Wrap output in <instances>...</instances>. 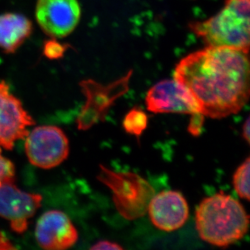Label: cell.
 <instances>
[{
	"label": "cell",
	"mask_w": 250,
	"mask_h": 250,
	"mask_svg": "<svg viewBox=\"0 0 250 250\" xmlns=\"http://www.w3.org/2000/svg\"><path fill=\"white\" fill-rule=\"evenodd\" d=\"M148 125V117L145 112L138 108L130 109L123 119V125L125 132L139 139Z\"/></svg>",
	"instance_id": "cell-14"
},
{
	"label": "cell",
	"mask_w": 250,
	"mask_h": 250,
	"mask_svg": "<svg viewBox=\"0 0 250 250\" xmlns=\"http://www.w3.org/2000/svg\"><path fill=\"white\" fill-rule=\"evenodd\" d=\"M189 211L187 199L175 190H164L154 194L147 208L154 226L165 231L181 229L189 218Z\"/></svg>",
	"instance_id": "cell-12"
},
{
	"label": "cell",
	"mask_w": 250,
	"mask_h": 250,
	"mask_svg": "<svg viewBox=\"0 0 250 250\" xmlns=\"http://www.w3.org/2000/svg\"><path fill=\"white\" fill-rule=\"evenodd\" d=\"M42 196L27 193L16 187L14 180L0 184V217L11 224L17 233H24L28 229V220L40 208Z\"/></svg>",
	"instance_id": "cell-9"
},
{
	"label": "cell",
	"mask_w": 250,
	"mask_h": 250,
	"mask_svg": "<svg viewBox=\"0 0 250 250\" xmlns=\"http://www.w3.org/2000/svg\"><path fill=\"white\" fill-rule=\"evenodd\" d=\"M35 121L21 102L10 92L9 86L0 82V148L12 150L17 140L25 139L28 127Z\"/></svg>",
	"instance_id": "cell-8"
},
{
	"label": "cell",
	"mask_w": 250,
	"mask_h": 250,
	"mask_svg": "<svg viewBox=\"0 0 250 250\" xmlns=\"http://www.w3.org/2000/svg\"><path fill=\"white\" fill-rule=\"evenodd\" d=\"M146 105L154 113L200 114L189 92L174 79L165 80L151 87L146 93Z\"/></svg>",
	"instance_id": "cell-10"
},
{
	"label": "cell",
	"mask_w": 250,
	"mask_h": 250,
	"mask_svg": "<svg viewBox=\"0 0 250 250\" xmlns=\"http://www.w3.org/2000/svg\"><path fill=\"white\" fill-rule=\"evenodd\" d=\"M250 157L236 168L232 177V184L236 194L246 200H250Z\"/></svg>",
	"instance_id": "cell-15"
},
{
	"label": "cell",
	"mask_w": 250,
	"mask_h": 250,
	"mask_svg": "<svg viewBox=\"0 0 250 250\" xmlns=\"http://www.w3.org/2000/svg\"><path fill=\"white\" fill-rule=\"evenodd\" d=\"M15 167L12 161L2 155L0 148V184L14 180Z\"/></svg>",
	"instance_id": "cell-16"
},
{
	"label": "cell",
	"mask_w": 250,
	"mask_h": 250,
	"mask_svg": "<svg viewBox=\"0 0 250 250\" xmlns=\"http://www.w3.org/2000/svg\"><path fill=\"white\" fill-rule=\"evenodd\" d=\"M195 224L201 239L224 248L246 236L250 216L238 200L220 192L201 202L196 209Z\"/></svg>",
	"instance_id": "cell-2"
},
{
	"label": "cell",
	"mask_w": 250,
	"mask_h": 250,
	"mask_svg": "<svg viewBox=\"0 0 250 250\" xmlns=\"http://www.w3.org/2000/svg\"><path fill=\"white\" fill-rule=\"evenodd\" d=\"M97 180L112 191L116 209L124 219L137 220L146 215L155 189L140 175L131 172H116L100 166Z\"/></svg>",
	"instance_id": "cell-4"
},
{
	"label": "cell",
	"mask_w": 250,
	"mask_h": 250,
	"mask_svg": "<svg viewBox=\"0 0 250 250\" xmlns=\"http://www.w3.org/2000/svg\"><path fill=\"white\" fill-rule=\"evenodd\" d=\"M131 73L130 71L109 85H102L92 80L81 82V89L87 100L76 121L79 130H88L105 119L109 108L127 92Z\"/></svg>",
	"instance_id": "cell-5"
},
{
	"label": "cell",
	"mask_w": 250,
	"mask_h": 250,
	"mask_svg": "<svg viewBox=\"0 0 250 250\" xmlns=\"http://www.w3.org/2000/svg\"><path fill=\"white\" fill-rule=\"evenodd\" d=\"M250 118L248 117L246 120V123H244L243 131H242L244 139H246V141L247 142V143H250Z\"/></svg>",
	"instance_id": "cell-18"
},
{
	"label": "cell",
	"mask_w": 250,
	"mask_h": 250,
	"mask_svg": "<svg viewBox=\"0 0 250 250\" xmlns=\"http://www.w3.org/2000/svg\"><path fill=\"white\" fill-rule=\"evenodd\" d=\"M91 250H123V247L118 245V243H114L109 241H98L95 244L94 246L91 247Z\"/></svg>",
	"instance_id": "cell-17"
},
{
	"label": "cell",
	"mask_w": 250,
	"mask_h": 250,
	"mask_svg": "<svg viewBox=\"0 0 250 250\" xmlns=\"http://www.w3.org/2000/svg\"><path fill=\"white\" fill-rule=\"evenodd\" d=\"M69 140L55 125L34 128L25 137L28 161L36 167L50 169L61 165L69 155Z\"/></svg>",
	"instance_id": "cell-6"
},
{
	"label": "cell",
	"mask_w": 250,
	"mask_h": 250,
	"mask_svg": "<svg viewBox=\"0 0 250 250\" xmlns=\"http://www.w3.org/2000/svg\"><path fill=\"white\" fill-rule=\"evenodd\" d=\"M32 31V22L24 15L14 12L0 15V49L6 53H14Z\"/></svg>",
	"instance_id": "cell-13"
},
{
	"label": "cell",
	"mask_w": 250,
	"mask_h": 250,
	"mask_svg": "<svg viewBox=\"0 0 250 250\" xmlns=\"http://www.w3.org/2000/svg\"><path fill=\"white\" fill-rule=\"evenodd\" d=\"M36 20L50 37L63 38L78 25L81 8L78 0H38Z\"/></svg>",
	"instance_id": "cell-7"
},
{
	"label": "cell",
	"mask_w": 250,
	"mask_h": 250,
	"mask_svg": "<svg viewBox=\"0 0 250 250\" xmlns=\"http://www.w3.org/2000/svg\"><path fill=\"white\" fill-rule=\"evenodd\" d=\"M250 0H224L222 9L204 21L189 25L208 46L235 48L249 52Z\"/></svg>",
	"instance_id": "cell-3"
},
{
	"label": "cell",
	"mask_w": 250,
	"mask_h": 250,
	"mask_svg": "<svg viewBox=\"0 0 250 250\" xmlns=\"http://www.w3.org/2000/svg\"><path fill=\"white\" fill-rule=\"evenodd\" d=\"M248 52L235 48L207 46L177 64L174 80L189 92L198 112L220 119L236 114L249 102Z\"/></svg>",
	"instance_id": "cell-1"
},
{
	"label": "cell",
	"mask_w": 250,
	"mask_h": 250,
	"mask_svg": "<svg viewBox=\"0 0 250 250\" xmlns=\"http://www.w3.org/2000/svg\"><path fill=\"white\" fill-rule=\"evenodd\" d=\"M36 239L42 249L62 250L77 242L78 231L70 218L60 210H48L38 220Z\"/></svg>",
	"instance_id": "cell-11"
}]
</instances>
